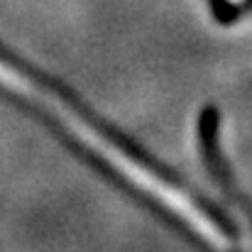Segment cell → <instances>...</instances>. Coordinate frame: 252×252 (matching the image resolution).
I'll return each instance as SVG.
<instances>
[{
	"label": "cell",
	"instance_id": "cell-1",
	"mask_svg": "<svg viewBox=\"0 0 252 252\" xmlns=\"http://www.w3.org/2000/svg\"><path fill=\"white\" fill-rule=\"evenodd\" d=\"M0 86L10 88L12 93H17L20 98L32 100L37 108L47 110L52 118H57L62 125L69 127V132L88 145L100 159H105L110 167L115 169L120 176H125L137 191L147 193L150 198H155L157 203H162L171 216H176L181 223L189 225V230H193L203 243H208L213 250H225L230 245L228 235L218 228V223L191 198L186 196L181 189H176L171 181L162 179L159 174H155L152 169L140 164L135 157H130L120 145H115L110 137H105L95 125H91L84 115H79L66 100L57 98L54 93H49L47 88L37 86L30 76H25L22 71H17L15 66H10L7 62L0 59Z\"/></svg>",
	"mask_w": 252,
	"mask_h": 252
},
{
	"label": "cell",
	"instance_id": "cell-2",
	"mask_svg": "<svg viewBox=\"0 0 252 252\" xmlns=\"http://www.w3.org/2000/svg\"><path fill=\"white\" fill-rule=\"evenodd\" d=\"M225 2H228V5H243L245 0H225Z\"/></svg>",
	"mask_w": 252,
	"mask_h": 252
}]
</instances>
